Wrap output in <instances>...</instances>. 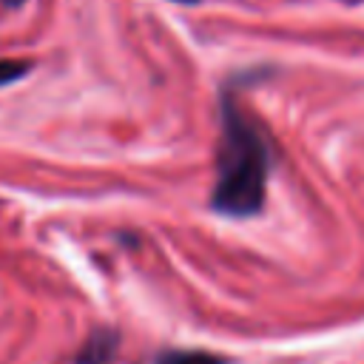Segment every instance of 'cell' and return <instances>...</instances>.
I'll use <instances>...</instances> for the list:
<instances>
[{"label": "cell", "instance_id": "cell-1", "mask_svg": "<svg viewBox=\"0 0 364 364\" xmlns=\"http://www.w3.org/2000/svg\"><path fill=\"white\" fill-rule=\"evenodd\" d=\"M219 151L210 208L222 216H253L264 208L270 176V145L253 117L233 94H222L219 105Z\"/></svg>", "mask_w": 364, "mask_h": 364}, {"label": "cell", "instance_id": "cell-2", "mask_svg": "<svg viewBox=\"0 0 364 364\" xmlns=\"http://www.w3.org/2000/svg\"><path fill=\"white\" fill-rule=\"evenodd\" d=\"M117 350H119V336L114 330H94L65 364H114Z\"/></svg>", "mask_w": 364, "mask_h": 364}, {"label": "cell", "instance_id": "cell-3", "mask_svg": "<svg viewBox=\"0 0 364 364\" xmlns=\"http://www.w3.org/2000/svg\"><path fill=\"white\" fill-rule=\"evenodd\" d=\"M154 364H230V361L210 350H162Z\"/></svg>", "mask_w": 364, "mask_h": 364}, {"label": "cell", "instance_id": "cell-4", "mask_svg": "<svg viewBox=\"0 0 364 364\" xmlns=\"http://www.w3.org/2000/svg\"><path fill=\"white\" fill-rule=\"evenodd\" d=\"M28 68H31V63H26V60H0V88L23 80L28 74Z\"/></svg>", "mask_w": 364, "mask_h": 364}, {"label": "cell", "instance_id": "cell-5", "mask_svg": "<svg viewBox=\"0 0 364 364\" xmlns=\"http://www.w3.org/2000/svg\"><path fill=\"white\" fill-rule=\"evenodd\" d=\"M0 3H3L6 9H20V6L26 3V0H0Z\"/></svg>", "mask_w": 364, "mask_h": 364}, {"label": "cell", "instance_id": "cell-6", "mask_svg": "<svg viewBox=\"0 0 364 364\" xmlns=\"http://www.w3.org/2000/svg\"><path fill=\"white\" fill-rule=\"evenodd\" d=\"M173 3H196V0H173Z\"/></svg>", "mask_w": 364, "mask_h": 364}]
</instances>
